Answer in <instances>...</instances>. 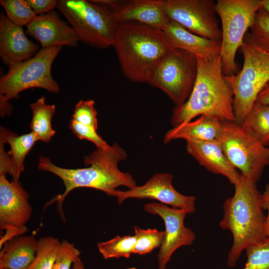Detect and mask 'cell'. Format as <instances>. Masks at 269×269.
I'll return each instance as SVG.
<instances>
[{
  "mask_svg": "<svg viewBox=\"0 0 269 269\" xmlns=\"http://www.w3.org/2000/svg\"><path fill=\"white\" fill-rule=\"evenodd\" d=\"M113 46L124 75L133 82L147 83L175 49L162 29L132 22H117Z\"/></svg>",
  "mask_w": 269,
  "mask_h": 269,
  "instance_id": "7a4b0ae2",
  "label": "cell"
},
{
  "mask_svg": "<svg viewBox=\"0 0 269 269\" xmlns=\"http://www.w3.org/2000/svg\"><path fill=\"white\" fill-rule=\"evenodd\" d=\"M7 18L14 24L27 26L37 15L26 0H1Z\"/></svg>",
  "mask_w": 269,
  "mask_h": 269,
  "instance_id": "4316f807",
  "label": "cell"
},
{
  "mask_svg": "<svg viewBox=\"0 0 269 269\" xmlns=\"http://www.w3.org/2000/svg\"><path fill=\"white\" fill-rule=\"evenodd\" d=\"M216 6L213 0H165V13L169 20L193 34L221 41Z\"/></svg>",
  "mask_w": 269,
  "mask_h": 269,
  "instance_id": "8fae6325",
  "label": "cell"
},
{
  "mask_svg": "<svg viewBox=\"0 0 269 269\" xmlns=\"http://www.w3.org/2000/svg\"><path fill=\"white\" fill-rule=\"evenodd\" d=\"M143 209L146 212L160 216L164 221V238L157 255V263L158 269H165L173 253L181 247L192 245L195 235L184 225L187 214L185 211L156 202L145 204Z\"/></svg>",
  "mask_w": 269,
  "mask_h": 269,
  "instance_id": "4fadbf2b",
  "label": "cell"
},
{
  "mask_svg": "<svg viewBox=\"0 0 269 269\" xmlns=\"http://www.w3.org/2000/svg\"><path fill=\"white\" fill-rule=\"evenodd\" d=\"M256 103L260 105H269V82L258 95Z\"/></svg>",
  "mask_w": 269,
  "mask_h": 269,
  "instance_id": "d590c367",
  "label": "cell"
},
{
  "mask_svg": "<svg viewBox=\"0 0 269 269\" xmlns=\"http://www.w3.org/2000/svg\"><path fill=\"white\" fill-rule=\"evenodd\" d=\"M217 140L233 166L257 183L269 165V147L235 121L221 122Z\"/></svg>",
  "mask_w": 269,
  "mask_h": 269,
  "instance_id": "ba28073f",
  "label": "cell"
},
{
  "mask_svg": "<svg viewBox=\"0 0 269 269\" xmlns=\"http://www.w3.org/2000/svg\"><path fill=\"white\" fill-rule=\"evenodd\" d=\"M127 269H136L135 268L132 267V268H128Z\"/></svg>",
  "mask_w": 269,
  "mask_h": 269,
  "instance_id": "f35d334b",
  "label": "cell"
},
{
  "mask_svg": "<svg viewBox=\"0 0 269 269\" xmlns=\"http://www.w3.org/2000/svg\"><path fill=\"white\" fill-rule=\"evenodd\" d=\"M32 208L29 196L19 181H9L6 175L0 173V229L4 231L0 248L8 240L27 232L25 224Z\"/></svg>",
  "mask_w": 269,
  "mask_h": 269,
  "instance_id": "7c38bea8",
  "label": "cell"
},
{
  "mask_svg": "<svg viewBox=\"0 0 269 269\" xmlns=\"http://www.w3.org/2000/svg\"><path fill=\"white\" fill-rule=\"evenodd\" d=\"M174 48L187 51L197 58H211L220 55L221 41L202 37L169 19L162 29Z\"/></svg>",
  "mask_w": 269,
  "mask_h": 269,
  "instance_id": "ffe728a7",
  "label": "cell"
},
{
  "mask_svg": "<svg viewBox=\"0 0 269 269\" xmlns=\"http://www.w3.org/2000/svg\"><path fill=\"white\" fill-rule=\"evenodd\" d=\"M256 184L241 175L234 185V195L227 198L223 206V216L219 226L229 230L233 239L227 260L230 267L236 266L247 248L263 243L268 239L263 194Z\"/></svg>",
  "mask_w": 269,
  "mask_h": 269,
  "instance_id": "3957f363",
  "label": "cell"
},
{
  "mask_svg": "<svg viewBox=\"0 0 269 269\" xmlns=\"http://www.w3.org/2000/svg\"><path fill=\"white\" fill-rule=\"evenodd\" d=\"M263 209L268 211L266 216L265 232L267 238L269 239V184L266 186L265 191L263 193Z\"/></svg>",
  "mask_w": 269,
  "mask_h": 269,
  "instance_id": "e575fe53",
  "label": "cell"
},
{
  "mask_svg": "<svg viewBox=\"0 0 269 269\" xmlns=\"http://www.w3.org/2000/svg\"><path fill=\"white\" fill-rule=\"evenodd\" d=\"M32 118L30 123L31 133L38 140L48 143L54 135L55 131L52 128L51 120L55 113L56 107L45 103L44 97L30 105Z\"/></svg>",
  "mask_w": 269,
  "mask_h": 269,
  "instance_id": "603a6c76",
  "label": "cell"
},
{
  "mask_svg": "<svg viewBox=\"0 0 269 269\" xmlns=\"http://www.w3.org/2000/svg\"><path fill=\"white\" fill-rule=\"evenodd\" d=\"M37 140L31 132L18 135L1 126L0 173H8L12 180L19 181L24 171V159Z\"/></svg>",
  "mask_w": 269,
  "mask_h": 269,
  "instance_id": "2e32d148",
  "label": "cell"
},
{
  "mask_svg": "<svg viewBox=\"0 0 269 269\" xmlns=\"http://www.w3.org/2000/svg\"><path fill=\"white\" fill-rule=\"evenodd\" d=\"M173 176L168 173L154 174L144 184L135 186L126 191L116 190L113 196L119 204L130 198L156 200L160 203L183 210L187 214L195 211L196 198L178 192L173 186Z\"/></svg>",
  "mask_w": 269,
  "mask_h": 269,
  "instance_id": "5bb4252c",
  "label": "cell"
},
{
  "mask_svg": "<svg viewBox=\"0 0 269 269\" xmlns=\"http://www.w3.org/2000/svg\"><path fill=\"white\" fill-rule=\"evenodd\" d=\"M241 126L267 146L269 144V105L256 103Z\"/></svg>",
  "mask_w": 269,
  "mask_h": 269,
  "instance_id": "cb8c5ba5",
  "label": "cell"
},
{
  "mask_svg": "<svg viewBox=\"0 0 269 269\" xmlns=\"http://www.w3.org/2000/svg\"><path fill=\"white\" fill-rule=\"evenodd\" d=\"M37 241L33 236L20 235L0 248V269H27L37 252Z\"/></svg>",
  "mask_w": 269,
  "mask_h": 269,
  "instance_id": "44dd1931",
  "label": "cell"
},
{
  "mask_svg": "<svg viewBox=\"0 0 269 269\" xmlns=\"http://www.w3.org/2000/svg\"><path fill=\"white\" fill-rule=\"evenodd\" d=\"M197 58L180 49L172 50L156 67L148 83L162 90L176 106L189 98L197 75Z\"/></svg>",
  "mask_w": 269,
  "mask_h": 269,
  "instance_id": "30bf717a",
  "label": "cell"
},
{
  "mask_svg": "<svg viewBox=\"0 0 269 269\" xmlns=\"http://www.w3.org/2000/svg\"><path fill=\"white\" fill-rule=\"evenodd\" d=\"M112 12L116 22H136L161 29L169 20L165 13V0L122 1Z\"/></svg>",
  "mask_w": 269,
  "mask_h": 269,
  "instance_id": "d6986e66",
  "label": "cell"
},
{
  "mask_svg": "<svg viewBox=\"0 0 269 269\" xmlns=\"http://www.w3.org/2000/svg\"><path fill=\"white\" fill-rule=\"evenodd\" d=\"M97 115L94 100H81L75 105L71 119L97 130L98 123Z\"/></svg>",
  "mask_w": 269,
  "mask_h": 269,
  "instance_id": "4dcf8cb0",
  "label": "cell"
},
{
  "mask_svg": "<svg viewBox=\"0 0 269 269\" xmlns=\"http://www.w3.org/2000/svg\"><path fill=\"white\" fill-rule=\"evenodd\" d=\"M251 33L247 36L255 45L269 53V13L263 8L256 14L250 27Z\"/></svg>",
  "mask_w": 269,
  "mask_h": 269,
  "instance_id": "f1b7e54d",
  "label": "cell"
},
{
  "mask_svg": "<svg viewBox=\"0 0 269 269\" xmlns=\"http://www.w3.org/2000/svg\"><path fill=\"white\" fill-rule=\"evenodd\" d=\"M263 8V0H217L216 11L221 23L220 56L224 74L237 73V50L253 25L256 14Z\"/></svg>",
  "mask_w": 269,
  "mask_h": 269,
  "instance_id": "8992f818",
  "label": "cell"
},
{
  "mask_svg": "<svg viewBox=\"0 0 269 269\" xmlns=\"http://www.w3.org/2000/svg\"><path fill=\"white\" fill-rule=\"evenodd\" d=\"M127 157L126 151L117 142L105 148H97L84 158L85 168L68 169L54 164L48 157L39 158L38 168L48 171L60 177L63 181L64 192L56 195L47 205L56 202L58 211L64 219L62 204L65 197L72 190L80 187L93 188L105 192L110 196L119 186L131 189L136 182L129 172H124L118 168L119 163Z\"/></svg>",
  "mask_w": 269,
  "mask_h": 269,
  "instance_id": "6da1fadb",
  "label": "cell"
},
{
  "mask_svg": "<svg viewBox=\"0 0 269 269\" xmlns=\"http://www.w3.org/2000/svg\"><path fill=\"white\" fill-rule=\"evenodd\" d=\"M72 269H85L83 263L80 257H77L74 261Z\"/></svg>",
  "mask_w": 269,
  "mask_h": 269,
  "instance_id": "8d00e7d4",
  "label": "cell"
},
{
  "mask_svg": "<svg viewBox=\"0 0 269 269\" xmlns=\"http://www.w3.org/2000/svg\"><path fill=\"white\" fill-rule=\"evenodd\" d=\"M69 128L78 138L91 141L97 148H105L109 146L97 133V130L94 128L83 125L71 119Z\"/></svg>",
  "mask_w": 269,
  "mask_h": 269,
  "instance_id": "d6a6232c",
  "label": "cell"
},
{
  "mask_svg": "<svg viewBox=\"0 0 269 269\" xmlns=\"http://www.w3.org/2000/svg\"><path fill=\"white\" fill-rule=\"evenodd\" d=\"M187 152L207 170L225 177L234 185L241 174L227 158L217 139L186 141Z\"/></svg>",
  "mask_w": 269,
  "mask_h": 269,
  "instance_id": "ac0fdd59",
  "label": "cell"
},
{
  "mask_svg": "<svg viewBox=\"0 0 269 269\" xmlns=\"http://www.w3.org/2000/svg\"><path fill=\"white\" fill-rule=\"evenodd\" d=\"M37 15L48 13L57 7L58 0H26Z\"/></svg>",
  "mask_w": 269,
  "mask_h": 269,
  "instance_id": "836d02e7",
  "label": "cell"
},
{
  "mask_svg": "<svg viewBox=\"0 0 269 269\" xmlns=\"http://www.w3.org/2000/svg\"><path fill=\"white\" fill-rule=\"evenodd\" d=\"M39 46L25 35L22 26L10 21L3 12L0 14V56L9 66L34 56Z\"/></svg>",
  "mask_w": 269,
  "mask_h": 269,
  "instance_id": "e0dca14e",
  "label": "cell"
},
{
  "mask_svg": "<svg viewBox=\"0 0 269 269\" xmlns=\"http://www.w3.org/2000/svg\"><path fill=\"white\" fill-rule=\"evenodd\" d=\"M263 8L269 13V0H263Z\"/></svg>",
  "mask_w": 269,
  "mask_h": 269,
  "instance_id": "74e56055",
  "label": "cell"
},
{
  "mask_svg": "<svg viewBox=\"0 0 269 269\" xmlns=\"http://www.w3.org/2000/svg\"><path fill=\"white\" fill-rule=\"evenodd\" d=\"M134 230L136 243L134 254L143 255L160 247L164 238V231L156 229H143L137 226L134 227Z\"/></svg>",
  "mask_w": 269,
  "mask_h": 269,
  "instance_id": "83f0119b",
  "label": "cell"
},
{
  "mask_svg": "<svg viewBox=\"0 0 269 269\" xmlns=\"http://www.w3.org/2000/svg\"><path fill=\"white\" fill-rule=\"evenodd\" d=\"M196 80L188 100L172 110L173 127L187 123L202 115L215 117L221 121L236 122L233 108L234 94L225 79L220 55L197 58Z\"/></svg>",
  "mask_w": 269,
  "mask_h": 269,
  "instance_id": "277c9868",
  "label": "cell"
},
{
  "mask_svg": "<svg viewBox=\"0 0 269 269\" xmlns=\"http://www.w3.org/2000/svg\"><path fill=\"white\" fill-rule=\"evenodd\" d=\"M221 122L215 117L200 116L193 121L173 127L165 134L163 141L168 143L177 139H183L186 141L217 139Z\"/></svg>",
  "mask_w": 269,
  "mask_h": 269,
  "instance_id": "7402d4cb",
  "label": "cell"
},
{
  "mask_svg": "<svg viewBox=\"0 0 269 269\" xmlns=\"http://www.w3.org/2000/svg\"><path fill=\"white\" fill-rule=\"evenodd\" d=\"M57 8L66 17L79 40L97 47L113 46L117 22L108 7L85 0H59Z\"/></svg>",
  "mask_w": 269,
  "mask_h": 269,
  "instance_id": "52a82bcc",
  "label": "cell"
},
{
  "mask_svg": "<svg viewBox=\"0 0 269 269\" xmlns=\"http://www.w3.org/2000/svg\"></svg>",
  "mask_w": 269,
  "mask_h": 269,
  "instance_id": "ab89813d",
  "label": "cell"
},
{
  "mask_svg": "<svg viewBox=\"0 0 269 269\" xmlns=\"http://www.w3.org/2000/svg\"><path fill=\"white\" fill-rule=\"evenodd\" d=\"M60 243L53 237L40 238L35 257L27 269H53Z\"/></svg>",
  "mask_w": 269,
  "mask_h": 269,
  "instance_id": "484cf974",
  "label": "cell"
},
{
  "mask_svg": "<svg viewBox=\"0 0 269 269\" xmlns=\"http://www.w3.org/2000/svg\"><path fill=\"white\" fill-rule=\"evenodd\" d=\"M135 243L134 235L117 236L108 241L98 243L97 248L105 260L121 257L128 258L134 254Z\"/></svg>",
  "mask_w": 269,
  "mask_h": 269,
  "instance_id": "d4e9b609",
  "label": "cell"
},
{
  "mask_svg": "<svg viewBox=\"0 0 269 269\" xmlns=\"http://www.w3.org/2000/svg\"><path fill=\"white\" fill-rule=\"evenodd\" d=\"M61 48H42L31 58L9 65L7 73L0 79V100L8 101L32 88L58 93L59 86L52 77L51 67Z\"/></svg>",
  "mask_w": 269,
  "mask_h": 269,
  "instance_id": "9c48e42d",
  "label": "cell"
},
{
  "mask_svg": "<svg viewBox=\"0 0 269 269\" xmlns=\"http://www.w3.org/2000/svg\"><path fill=\"white\" fill-rule=\"evenodd\" d=\"M240 49L244 58L242 69L235 74L225 75L233 92L236 122L240 125L269 82V53L255 45L247 36Z\"/></svg>",
  "mask_w": 269,
  "mask_h": 269,
  "instance_id": "5b68a950",
  "label": "cell"
},
{
  "mask_svg": "<svg viewBox=\"0 0 269 269\" xmlns=\"http://www.w3.org/2000/svg\"><path fill=\"white\" fill-rule=\"evenodd\" d=\"M247 260L243 269H269V239L246 249Z\"/></svg>",
  "mask_w": 269,
  "mask_h": 269,
  "instance_id": "f546056e",
  "label": "cell"
},
{
  "mask_svg": "<svg viewBox=\"0 0 269 269\" xmlns=\"http://www.w3.org/2000/svg\"><path fill=\"white\" fill-rule=\"evenodd\" d=\"M26 32L38 41L43 48L78 45V35L58 13L53 10L36 15L26 26Z\"/></svg>",
  "mask_w": 269,
  "mask_h": 269,
  "instance_id": "9a60e30c",
  "label": "cell"
},
{
  "mask_svg": "<svg viewBox=\"0 0 269 269\" xmlns=\"http://www.w3.org/2000/svg\"><path fill=\"white\" fill-rule=\"evenodd\" d=\"M80 254L74 244L63 240L60 243L53 269H72L75 260Z\"/></svg>",
  "mask_w": 269,
  "mask_h": 269,
  "instance_id": "1f68e13d",
  "label": "cell"
}]
</instances>
